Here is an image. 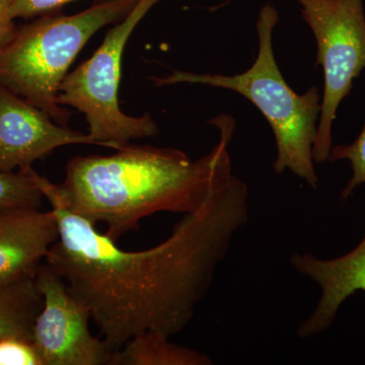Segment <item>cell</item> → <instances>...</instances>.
Returning <instances> with one entry per match:
<instances>
[{"mask_svg": "<svg viewBox=\"0 0 365 365\" xmlns=\"http://www.w3.org/2000/svg\"><path fill=\"white\" fill-rule=\"evenodd\" d=\"M30 174L58 220L59 237L45 262L88 307L112 351L148 331L170 337L184 330L249 220L248 187L234 176L158 246L125 251L68 210L51 181L33 168Z\"/></svg>", "mask_w": 365, "mask_h": 365, "instance_id": "obj_1", "label": "cell"}, {"mask_svg": "<svg viewBox=\"0 0 365 365\" xmlns=\"http://www.w3.org/2000/svg\"><path fill=\"white\" fill-rule=\"evenodd\" d=\"M210 123L220 139L198 160L175 148L128 143L112 155L72 158L63 182H52V188L71 212L93 225L104 222L105 235L114 242L148 216L186 215L235 176L230 155L235 119L220 115Z\"/></svg>", "mask_w": 365, "mask_h": 365, "instance_id": "obj_2", "label": "cell"}, {"mask_svg": "<svg viewBox=\"0 0 365 365\" xmlns=\"http://www.w3.org/2000/svg\"><path fill=\"white\" fill-rule=\"evenodd\" d=\"M278 18V11L270 4L261 9L257 21L258 56L244 73L228 76L175 71L151 81L158 86L199 83L227 88L244 96L258 108L272 128L277 148L274 170L280 175L289 170L317 189L319 178L314 170L313 148L321 114V98L316 86L299 95L283 78L272 46L273 30Z\"/></svg>", "mask_w": 365, "mask_h": 365, "instance_id": "obj_3", "label": "cell"}, {"mask_svg": "<svg viewBox=\"0 0 365 365\" xmlns=\"http://www.w3.org/2000/svg\"><path fill=\"white\" fill-rule=\"evenodd\" d=\"M138 0H103L73 16H49L16 29L0 45V85L67 126L58 103L62 81L83 46L103 26L127 16Z\"/></svg>", "mask_w": 365, "mask_h": 365, "instance_id": "obj_4", "label": "cell"}, {"mask_svg": "<svg viewBox=\"0 0 365 365\" xmlns=\"http://www.w3.org/2000/svg\"><path fill=\"white\" fill-rule=\"evenodd\" d=\"M160 0H138L130 13L106 36L90 59L62 81L58 103L83 113L88 135L98 145L118 150L133 139L155 136L158 126L150 114L132 117L118 103L122 55L137 25Z\"/></svg>", "mask_w": 365, "mask_h": 365, "instance_id": "obj_5", "label": "cell"}, {"mask_svg": "<svg viewBox=\"0 0 365 365\" xmlns=\"http://www.w3.org/2000/svg\"><path fill=\"white\" fill-rule=\"evenodd\" d=\"M302 18L313 31L323 67L324 95L313 148L314 163L329 160L338 108L365 67L364 0H299Z\"/></svg>", "mask_w": 365, "mask_h": 365, "instance_id": "obj_6", "label": "cell"}, {"mask_svg": "<svg viewBox=\"0 0 365 365\" xmlns=\"http://www.w3.org/2000/svg\"><path fill=\"white\" fill-rule=\"evenodd\" d=\"M43 307L34 324L32 343L42 365H109L112 349L91 333L90 311L46 262L35 277Z\"/></svg>", "mask_w": 365, "mask_h": 365, "instance_id": "obj_7", "label": "cell"}, {"mask_svg": "<svg viewBox=\"0 0 365 365\" xmlns=\"http://www.w3.org/2000/svg\"><path fill=\"white\" fill-rule=\"evenodd\" d=\"M97 143L56 123L45 112L0 85V172L32 167L60 146Z\"/></svg>", "mask_w": 365, "mask_h": 365, "instance_id": "obj_8", "label": "cell"}, {"mask_svg": "<svg viewBox=\"0 0 365 365\" xmlns=\"http://www.w3.org/2000/svg\"><path fill=\"white\" fill-rule=\"evenodd\" d=\"M59 237L54 211L23 208L0 212V285L35 279Z\"/></svg>", "mask_w": 365, "mask_h": 365, "instance_id": "obj_9", "label": "cell"}, {"mask_svg": "<svg viewBox=\"0 0 365 365\" xmlns=\"http://www.w3.org/2000/svg\"><path fill=\"white\" fill-rule=\"evenodd\" d=\"M290 264L322 292L316 309L297 329L300 339L325 332L348 297L359 290L365 294V237L356 248L339 258L322 260L311 253L294 254Z\"/></svg>", "mask_w": 365, "mask_h": 365, "instance_id": "obj_10", "label": "cell"}, {"mask_svg": "<svg viewBox=\"0 0 365 365\" xmlns=\"http://www.w3.org/2000/svg\"><path fill=\"white\" fill-rule=\"evenodd\" d=\"M208 355L170 342L155 331L134 336L112 352L109 365H210Z\"/></svg>", "mask_w": 365, "mask_h": 365, "instance_id": "obj_11", "label": "cell"}, {"mask_svg": "<svg viewBox=\"0 0 365 365\" xmlns=\"http://www.w3.org/2000/svg\"><path fill=\"white\" fill-rule=\"evenodd\" d=\"M43 307V297L35 279L0 285V339L32 341L34 324Z\"/></svg>", "mask_w": 365, "mask_h": 365, "instance_id": "obj_12", "label": "cell"}, {"mask_svg": "<svg viewBox=\"0 0 365 365\" xmlns=\"http://www.w3.org/2000/svg\"><path fill=\"white\" fill-rule=\"evenodd\" d=\"M30 168L0 172V212L13 209H41L45 197L34 182Z\"/></svg>", "mask_w": 365, "mask_h": 365, "instance_id": "obj_13", "label": "cell"}, {"mask_svg": "<svg viewBox=\"0 0 365 365\" xmlns=\"http://www.w3.org/2000/svg\"><path fill=\"white\" fill-rule=\"evenodd\" d=\"M347 160L351 163L353 175L347 186L342 191V199H347L351 195L356 187L365 184V125L359 137L349 145L332 146L330 162Z\"/></svg>", "mask_w": 365, "mask_h": 365, "instance_id": "obj_14", "label": "cell"}, {"mask_svg": "<svg viewBox=\"0 0 365 365\" xmlns=\"http://www.w3.org/2000/svg\"><path fill=\"white\" fill-rule=\"evenodd\" d=\"M0 365H42L32 341L16 337L0 339Z\"/></svg>", "mask_w": 365, "mask_h": 365, "instance_id": "obj_15", "label": "cell"}, {"mask_svg": "<svg viewBox=\"0 0 365 365\" xmlns=\"http://www.w3.org/2000/svg\"><path fill=\"white\" fill-rule=\"evenodd\" d=\"M74 0H11V14L16 19L46 16Z\"/></svg>", "mask_w": 365, "mask_h": 365, "instance_id": "obj_16", "label": "cell"}, {"mask_svg": "<svg viewBox=\"0 0 365 365\" xmlns=\"http://www.w3.org/2000/svg\"><path fill=\"white\" fill-rule=\"evenodd\" d=\"M11 0H0V45L11 37L16 26L11 14Z\"/></svg>", "mask_w": 365, "mask_h": 365, "instance_id": "obj_17", "label": "cell"}]
</instances>
